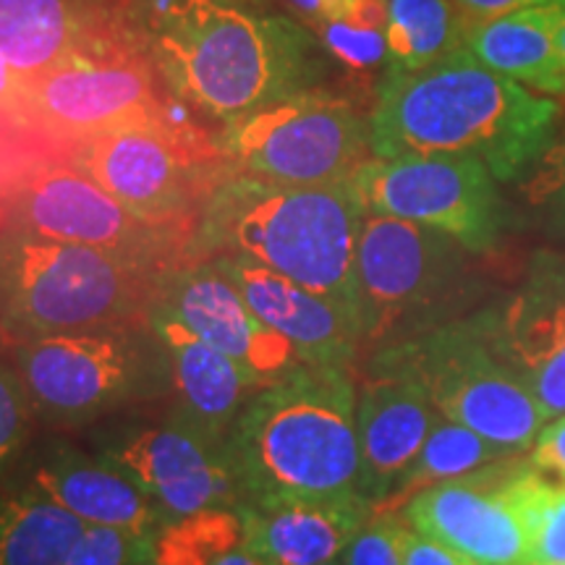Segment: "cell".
Here are the masks:
<instances>
[{"instance_id": "6da1fadb", "label": "cell", "mask_w": 565, "mask_h": 565, "mask_svg": "<svg viewBox=\"0 0 565 565\" xmlns=\"http://www.w3.org/2000/svg\"><path fill=\"white\" fill-rule=\"evenodd\" d=\"M557 105L466 47L419 71L387 68L370 116L374 158L477 154L508 181L550 150Z\"/></svg>"}, {"instance_id": "7a4b0ae2", "label": "cell", "mask_w": 565, "mask_h": 565, "mask_svg": "<svg viewBox=\"0 0 565 565\" xmlns=\"http://www.w3.org/2000/svg\"><path fill=\"white\" fill-rule=\"evenodd\" d=\"M356 393L349 370L299 364L246 398L223 440L242 505L362 498Z\"/></svg>"}, {"instance_id": "3957f363", "label": "cell", "mask_w": 565, "mask_h": 565, "mask_svg": "<svg viewBox=\"0 0 565 565\" xmlns=\"http://www.w3.org/2000/svg\"><path fill=\"white\" fill-rule=\"evenodd\" d=\"M160 74L183 100L223 121L307 89L315 42L294 21L225 0H175L154 19Z\"/></svg>"}, {"instance_id": "277c9868", "label": "cell", "mask_w": 565, "mask_h": 565, "mask_svg": "<svg viewBox=\"0 0 565 565\" xmlns=\"http://www.w3.org/2000/svg\"><path fill=\"white\" fill-rule=\"evenodd\" d=\"M364 215L351 181L267 186L223 171L204 204L202 238L210 249L238 254L324 296L359 324L356 246Z\"/></svg>"}, {"instance_id": "5b68a950", "label": "cell", "mask_w": 565, "mask_h": 565, "mask_svg": "<svg viewBox=\"0 0 565 565\" xmlns=\"http://www.w3.org/2000/svg\"><path fill=\"white\" fill-rule=\"evenodd\" d=\"M160 270L89 246L0 228V328L24 341L118 328L145 307Z\"/></svg>"}, {"instance_id": "8992f818", "label": "cell", "mask_w": 565, "mask_h": 565, "mask_svg": "<svg viewBox=\"0 0 565 565\" xmlns=\"http://www.w3.org/2000/svg\"><path fill=\"white\" fill-rule=\"evenodd\" d=\"M225 171L267 186L349 183L374 158L370 121L345 97L301 89L228 124Z\"/></svg>"}, {"instance_id": "52a82bcc", "label": "cell", "mask_w": 565, "mask_h": 565, "mask_svg": "<svg viewBox=\"0 0 565 565\" xmlns=\"http://www.w3.org/2000/svg\"><path fill=\"white\" fill-rule=\"evenodd\" d=\"M383 356L419 380L445 419L487 440L529 450L545 427L532 391L494 349L487 315L404 338Z\"/></svg>"}, {"instance_id": "ba28073f", "label": "cell", "mask_w": 565, "mask_h": 565, "mask_svg": "<svg viewBox=\"0 0 565 565\" xmlns=\"http://www.w3.org/2000/svg\"><path fill=\"white\" fill-rule=\"evenodd\" d=\"M58 162L79 168L141 221L186 231L225 171L221 145L189 126L160 121L71 147Z\"/></svg>"}, {"instance_id": "9c48e42d", "label": "cell", "mask_w": 565, "mask_h": 565, "mask_svg": "<svg viewBox=\"0 0 565 565\" xmlns=\"http://www.w3.org/2000/svg\"><path fill=\"white\" fill-rule=\"evenodd\" d=\"M168 121L150 63L100 40L58 66L24 79L26 129L51 145L55 154L105 137Z\"/></svg>"}, {"instance_id": "30bf717a", "label": "cell", "mask_w": 565, "mask_h": 565, "mask_svg": "<svg viewBox=\"0 0 565 565\" xmlns=\"http://www.w3.org/2000/svg\"><path fill=\"white\" fill-rule=\"evenodd\" d=\"M494 175L477 154L372 158L351 183L364 212L429 225L463 249L487 252L498 238Z\"/></svg>"}, {"instance_id": "8fae6325", "label": "cell", "mask_w": 565, "mask_h": 565, "mask_svg": "<svg viewBox=\"0 0 565 565\" xmlns=\"http://www.w3.org/2000/svg\"><path fill=\"white\" fill-rule=\"evenodd\" d=\"M534 463L524 454L416 494L401 515L416 532L443 542L475 565L529 561V490Z\"/></svg>"}, {"instance_id": "7c38bea8", "label": "cell", "mask_w": 565, "mask_h": 565, "mask_svg": "<svg viewBox=\"0 0 565 565\" xmlns=\"http://www.w3.org/2000/svg\"><path fill=\"white\" fill-rule=\"evenodd\" d=\"M461 244L429 225L366 212L356 246V299L364 343L387 341L454 286Z\"/></svg>"}, {"instance_id": "4fadbf2b", "label": "cell", "mask_w": 565, "mask_h": 565, "mask_svg": "<svg viewBox=\"0 0 565 565\" xmlns=\"http://www.w3.org/2000/svg\"><path fill=\"white\" fill-rule=\"evenodd\" d=\"M9 225L53 242L89 246L162 270L183 231L141 221L68 162H47L11 196Z\"/></svg>"}, {"instance_id": "5bb4252c", "label": "cell", "mask_w": 565, "mask_h": 565, "mask_svg": "<svg viewBox=\"0 0 565 565\" xmlns=\"http://www.w3.org/2000/svg\"><path fill=\"white\" fill-rule=\"evenodd\" d=\"M19 377L42 414L84 422L131 391L137 353L113 328L32 338L19 349Z\"/></svg>"}, {"instance_id": "9a60e30c", "label": "cell", "mask_w": 565, "mask_h": 565, "mask_svg": "<svg viewBox=\"0 0 565 565\" xmlns=\"http://www.w3.org/2000/svg\"><path fill=\"white\" fill-rule=\"evenodd\" d=\"M437 416L419 380L380 353L356 393L359 494L372 508L391 498L412 469Z\"/></svg>"}, {"instance_id": "2e32d148", "label": "cell", "mask_w": 565, "mask_h": 565, "mask_svg": "<svg viewBox=\"0 0 565 565\" xmlns=\"http://www.w3.org/2000/svg\"><path fill=\"white\" fill-rule=\"evenodd\" d=\"M113 461L175 519L242 503L223 443L212 440L181 414L166 427L131 437Z\"/></svg>"}, {"instance_id": "e0dca14e", "label": "cell", "mask_w": 565, "mask_h": 565, "mask_svg": "<svg viewBox=\"0 0 565 565\" xmlns=\"http://www.w3.org/2000/svg\"><path fill=\"white\" fill-rule=\"evenodd\" d=\"M487 324L547 419L565 416V257H536L521 291Z\"/></svg>"}, {"instance_id": "ac0fdd59", "label": "cell", "mask_w": 565, "mask_h": 565, "mask_svg": "<svg viewBox=\"0 0 565 565\" xmlns=\"http://www.w3.org/2000/svg\"><path fill=\"white\" fill-rule=\"evenodd\" d=\"M160 307L204 343L233 359L259 385L299 366L294 345L254 315L238 288L215 265H194L168 280Z\"/></svg>"}, {"instance_id": "d6986e66", "label": "cell", "mask_w": 565, "mask_h": 565, "mask_svg": "<svg viewBox=\"0 0 565 565\" xmlns=\"http://www.w3.org/2000/svg\"><path fill=\"white\" fill-rule=\"evenodd\" d=\"M212 265L228 278L265 324L294 345L301 364L349 370L362 345V330L343 309L267 267L221 254Z\"/></svg>"}, {"instance_id": "ffe728a7", "label": "cell", "mask_w": 565, "mask_h": 565, "mask_svg": "<svg viewBox=\"0 0 565 565\" xmlns=\"http://www.w3.org/2000/svg\"><path fill=\"white\" fill-rule=\"evenodd\" d=\"M372 515L364 498L288 500L242 505V542L267 565H324L338 561Z\"/></svg>"}, {"instance_id": "44dd1931", "label": "cell", "mask_w": 565, "mask_h": 565, "mask_svg": "<svg viewBox=\"0 0 565 565\" xmlns=\"http://www.w3.org/2000/svg\"><path fill=\"white\" fill-rule=\"evenodd\" d=\"M152 328L171 359L173 383L181 398V416L223 443L236 422L249 391H259L257 380L173 317L166 307H154Z\"/></svg>"}, {"instance_id": "7402d4cb", "label": "cell", "mask_w": 565, "mask_h": 565, "mask_svg": "<svg viewBox=\"0 0 565 565\" xmlns=\"http://www.w3.org/2000/svg\"><path fill=\"white\" fill-rule=\"evenodd\" d=\"M34 487L87 526L134 534H150L154 526V500L116 461L58 456L34 471Z\"/></svg>"}, {"instance_id": "603a6c76", "label": "cell", "mask_w": 565, "mask_h": 565, "mask_svg": "<svg viewBox=\"0 0 565 565\" xmlns=\"http://www.w3.org/2000/svg\"><path fill=\"white\" fill-rule=\"evenodd\" d=\"M553 6H534L511 17L471 24L463 47L494 74L565 97V63L553 40Z\"/></svg>"}, {"instance_id": "cb8c5ba5", "label": "cell", "mask_w": 565, "mask_h": 565, "mask_svg": "<svg viewBox=\"0 0 565 565\" xmlns=\"http://www.w3.org/2000/svg\"><path fill=\"white\" fill-rule=\"evenodd\" d=\"M95 42L74 0H0V58L24 79Z\"/></svg>"}, {"instance_id": "d4e9b609", "label": "cell", "mask_w": 565, "mask_h": 565, "mask_svg": "<svg viewBox=\"0 0 565 565\" xmlns=\"http://www.w3.org/2000/svg\"><path fill=\"white\" fill-rule=\"evenodd\" d=\"M84 529L38 487L0 494V565H66Z\"/></svg>"}, {"instance_id": "484cf974", "label": "cell", "mask_w": 565, "mask_h": 565, "mask_svg": "<svg viewBox=\"0 0 565 565\" xmlns=\"http://www.w3.org/2000/svg\"><path fill=\"white\" fill-rule=\"evenodd\" d=\"M526 454V450H513L505 445L487 440L475 429L461 427V424L445 419L440 414L429 429L427 443H424L422 454L416 456L412 469L401 479L398 487L391 492V498L374 505L372 511H393L401 513L412 503L416 494L429 490V487L450 482V479L475 475L487 466L505 461V458Z\"/></svg>"}, {"instance_id": "4316f807", "label": "cell", "mask_w": 565, "mask_h": 565, "mask_svg": "<svg viewBox=\"0 0 565 565\" xmlns=\"http://www.w3.org/2000/svg\"><path fill=\"white\" fill-rule=\"evenodd\" d=\"M461 11L450 0H387L385 45L391 68L419 71L466 45Z\"/></svg>"}, {"instance_id": "83f0119b", "label": "cell", "mask_w": 565, "mask_h": 565, "mask_svg": "<svg viewBox=\"0 0 565 565\" xmlns=\"http://www.w3.org/2000/svg\"><path fill=\"white\" fill-rule=\"evenodd\" d=\"M242 542V519L215 508L179 519L154 536L158 565H210L217 555Z\"/></svg>"}, {"instance_id": "f1b7e54d", "label": "cell", "mask_w": 565, "mask_h": 565, "mask_svg": "<svg viewBox=\"0 0 565 565\" xmlns=\"http://www.w3.org/2000/svg\"><path fill=\"white\" fill-rule=\"evenodd\" d=\"M529 534L526 563H565V477L536 469L529 490Z\"/></svg>"}, {"instance_id": "f546056e", "label": "cell", "mask_w": 565, "mask_h": 565, "mask_svg": "<svg viewBox=\"0 0 565 565\" xmlns=\"http://www.w3.org/2000/svg\"><path fill=\"white\" fill-rule=\"evenodd\" d=\"M55 160L58 154L51 145L0 110V207H9L24 181Z\"/></svg>"}, {"instance_id": "4dcf8cb0", "label": "cell", "mask_w": 565, "mask_h": 565, "mask_svg": "<svg viewBox=\"0 0 565 565\" xmlns=\"http://www.w3.org/2000/svg\"><path fill=\"white\" fill-rule=\"evenodd\" d=\"M154 555L152 534H134L124 529L87 526L71 550L66 565H137Z\"/></svg>"}, {"instance_id": "1f68e13d", "label": "cell", "mask_w": 565, "mask_h": 565, "mask_svg": "<svg viewBox=\"0 0 565 565\" xmlns=\"http://www.w3.org/2000/svg\"><path fill=\"white\" fill-rule=\"evenodd\" d=\"M408 524L393 511H372L366 524L343 550V565H404V534Z\"/></svg>"}, {"instance_id": "d6a6232c", "label": "cell", "mask_w": 565, "mask_h": 565, "mask_svg": "<svg viewBox=\"0 0 565 565\" xmlns=\"http://www.w3.org/2000/svg\"><path fill=\"white\" fill-rule=\"evenodd\" d=\"M30 393L19 374L0 364V469L19 454L30 435Z\"/></svg>"}, {"instance_id": "836d02e7", "label": "cell", "mask_w": 565, "mask_h": 565, "mask_svg": "<svg viewBox=\"0 0 565 565\" xmlns=\"http://www.w3.org/2000/svg\"><path fill=\"white\" fill-rule=\"evenodd\" d=\"M317 34L338 61L356 71L377 66L387 53L383 30H364V26L345 24V21H333V24L320 26Z\"/></svg>"}, {"instance_id": "e575fe53", "label": "cell", "mask_w": 565, "mask_h": 565, "mask_svg": "<svg viewBox=\"0 0 565 565\" xmlns=\"http://www.w3.org/2000/svg\"><path fill=\"white\" fill-rule=\"evenodd\" d=\"M288 3L315 30L333 21H349L366 30H385L387 24V0H288Z\"/></svg>"}, {"instance_id": "d590c367", "label": "cell", "mask_w": 565, "mask_h": 565, "mask_svg": "<svg viewBox=\"0 0 565 565\" xmlns=\"http://www.w3.org/2000/svg\"><path fill=\"white\" fill-rule=\"evenodd\" d=\"M529 200L534 204H547L565 221V141L540 158V171L526 183Z\"/></svg>"}, {"instance_id": "8d00e7d4", "label": "cell", "mask_w": 565, "mask_h": 565, "mask_svg": "<svg viewBox=\"0 0 565 565\" xmlns=\"http://www.w3.org/2000/svg\"><path fill=\"white\" fill-rule=\"evenodd\" d=\"M404 565H475L443 542L429 540L408 526L404 534Z\"/></svg>"}, {"instance_id": "74e56055", "label": "cell", "mask_w": 565, "mask_h": 565, "mask_svg": "<svg viewBox=\"0 0 565 565\" xmlns=\"http://www.w3.org/2000/svg\"><path fill=\"white\" fill-rule=\"evenodd\" d=\"M529 458L536 469L565 477V416H557L553 424L542 427Z\"/></svg>"}, {"instance_id": "f35d334b", "label": "cell", "mask_w": 565, "mask_h": 565, "mask_svg": "<svg viewBox=\"0 0 565 565\" xmlns=\"http://www.w3.org/2000/svg\"><path fill=\"white\" fill-rule=\"evenodd\" d=\"M456 9L461 11L466 24H484V21L511 17L515 11L534 9V6H547L555 0H454Z\"/></svg>"}, {"instance_id": "ab89813d", "label": "cell", "mask_w": 565, "mask_h": 565, "mask_svg": "<svg viewBox=\"0 0 565 565\" xmlns=\"http://www.w3.org/2000/svg\"><path fill=\"white\" fill-rule=\"evenodd\" d=\"M0 110H6L13 121L24 124V76H19L9 63L0 58Z\"/></svg>"}, {"instance_id": "60d3db41", "label": "cell", "mask_w": 565, "mask_h": 565, "mask_svg": "<svg viewBox=\"0 0 565 565\" xmlns=\"http://www.w3.org/2000/svg\"><path fill=\"white\" fill-rule=\"evenodd\" d=\"M210 565H267V563L259 561V557L254 555L252 550H246L244 542H238V545L225 550L223 555H217Z\"/></svg>"}, {"instance_id": "b9f144b4", "label": "cell", "mask_w": 565, "mask_h": 565, "mask_svg": "<svg viewBox=\"0 0 565 565\" xmlns=\"http://www.w3.org/2000/svg\"><path fill=\"white\" fill-rule=\"evenodd\" d=\"M553 40H555L557 53H561V58L565 63V6L563 3L553 6Z\"/></svg>"}, {"instance_id": "7bdbcfd3", "label": "cell", "mask_w": 565, "mask_h": 565, "mask_svg": "<svg viewBox=\"0 0 565 565\" xmlns=\"http://www.w3.org/2000/svg\"><path fill=\"white\" fill-rule=\"evenodd\" d=\"M137 565H158V561H154V555H150V557H147V561H141Z\"/></svg>"}, {"instance_id": "ee69618b", "label": "cell", "mask_w": 565, "mask_h": 565, "mask_svg": "<svg viewBox=\"0 0 565 565\" xmlns=\"http://www.w3.org/2000/svg\"><path fill=\"white\" fill-rule=\"evenodd\" d=\"M521 565H540V563H521ZM553 565H565V563H553Z\"/></svg>"}, {"instance_id": "f6af8a7d", "label": "cell", "mask_w": 565, "mask_h": 565, "mask_svg": "<svg viewBox=\"0 0 565 565\" xmlns=\"http://www.w3.org/2000/svg\"><path fill=\"white\" fill-rule=\"evenodd\" d=\"M324 565H343L341 561H330V563H324Z\"/></svg>"}, {"instance_id": "bcb514c9", "label": "cell", "mask_w": 565, "mask_h": 565, "mask_svg": "<svg viewBox=\"0 0 565 565\" xmlns=\"http://www.w3.org/2000/svg\"><path fill=\"white\" fill-rule=\"evenodd\" d=\"M555 3H563L565 6V0H555Z\"/></svg>"}]
</instances>
